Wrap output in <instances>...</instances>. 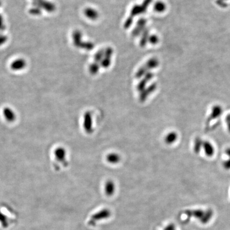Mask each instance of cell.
<instances>
[{
    "label": "cell",
    "mask_w": 230,
    "mask_h": 230,
    "mask_svg": "<svg viewBox=\"0 0 230 230\" xmlns=\"http://www.w3.org/2000/svg\"><path fill=\"white\" fill-rule=\"evenodd\" d=\"M54 155L58 159L60 160H63L66 157V153L65 149L59 148L56 149V150L54 151Z\"/></svg>",
    "instance_id": "cell-6"
},
{
    "label": "cell",
    "mask_w": 230,
    "mask_h": 230,
    "mask_svg": "<svg viewBox=\"0 0 230 230\" xmlns=\"http://www.w3.org/2000/svg\"><path fill=\"white\" fill-rule=\"evenodd\" d=\"M226 122H227V127L228 132L230 133V114H228L226 118Z\"/></svg>",
    "instance_id": "cell-9"
},
{
    "label": "cell",
    "mask_w": 230,
    "mask_h": 230,
    "mask_svg": "<svg viewBox=\"0 0 230 230\" xmlns=\"http://www.w3.org/2000/svg\"><path fill=\"white\" fill-rule=\"evenodd\" d=\"M3 113V116L6 119V120H7L9 122L14 121L16 117L13 110L11 109V108H4Z\"/></svg>",
    "instance_id": "cell-2"
},
{
    "label": "cell",
    "mask_w": 230,
    "mask_h": 230,
    "mask_svg": "<svg viewBox=\"0 0 230 230\" xmlns=\"http://www.w3.org/2000/svg\"><path fill=\"white\" fill-rule=\"evenodd\" d=\"M202 144H203L206 155L208 157L212 156L214 154L215 149L212 144L208 141H205Z\"/></svg>",
    "instance_id": "cell-4"
},
{
    "label": "cell",
    "mask_w": 230,
    "mask_h": 230,
    "mask_svg": "<svg viewBox=\"0 0 230 230\" xmlns=\"http://www.w3.org/2000/svg\"><path fill=\"white\" fill-rule=\"evenodd\" d=\"M224 1H225V0H218V3L219 6H221V7H226V4L225 3H224Z\"/></svg>",
    "instance_id": "cell-10"
},
{
    "label": "cell",
    "mask_w": 230,
    "mask_h": 230,
    "mask_svg": "<svg viewBox=\"0 0 230 230\" xmlns=\"http://www.w3.org/2000/svg\"><path fill=\"white\" fill-rule=\"evenodd\" d=\"M25 66V62L22 59H19L13 62L11 66L14 70H20Z\"/></svg>",
    "instance_id": "cell-7"
},
{
    "label": "cell",
    "mask_w": 230,
    "mask_h": 230,
    "mask_svg": "<svg viewBox=\"0 0 230 230\" xmlns=\"http://www.w3.org/2000/svg\"><path fill=\"white\" fill-rule=\"evenodd\" d=\"M222 112V109L219 106H215L212 108L210 117L209 118L208 122H210L214 119L219 117Z\"/></svg>",
    "instance_id": "cell-3"
},
{
    "label": "cell",
    "mask_w": 230,
    "mask_h": 230,
    "mask_svg": "<svg viewBox=\"0 0 230 230\" xmlns=\"http://www.w3.org/2000/svg\"><path fill=\"white\" fill-rule=\"evenodd\" d=\"M225 153H226V154H227L229 157H230V148H227L226 150H225Z\"/></svg>",
    "instance_id": "cell-11"
},
{
    "label": "cell",
    "mask_w": 230,
    "mask_h": 230,
    "mask_svg": "<svg viewBox=\"0 0 230 230\" xmlns=\"http://www.w3.org/2000/svg\"><path fill=\"white\" fill-rule=\"evenodd\" d=\"M223 166L224 167L225 169L227 170L230 169V157H229L228 160H226L223 162Z\"/></svg>",
    "instance_id": "cell-8"
},
{
    "label": "cell",
    "mask_w": 230,
    "mask_h": 230,
    "mask_svg": "<svg viewBox=\"0 0 230 230\" xmlns=\"http://www.w3.org/2000/svg\"><path fill=\"white\" fill-rule=\"evenodd\" d=\"M109 215V212H108L107 210L105 211H102L101 212H99L98 214H95V215L92 216V219H91L90 221V224H94V222H95V220H98V219H102L103 218H106V217L108 216Z\"/></svg>",
    "instance_id": "cell-5"
},
{
    "label": "cell",
    "mask_w": 230,
    "mask_h": 230,
    "mask_svg": "<svg viewBox=\"0 0 230 230\" xmlns=\"http://www.w3.org/2000/svg\"><path fill=\"white\" fill-rule=\"evenodd\" d=\"M186 214L189 216H193L199 219L202 224H207L210 221L213 216V212L212 209L203 211L200 209L187 210Z\"/></svg>",
    "instance_id": "cell-1"
}]
</instances>
